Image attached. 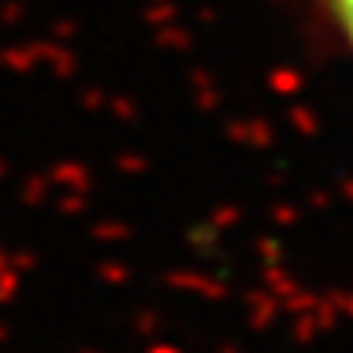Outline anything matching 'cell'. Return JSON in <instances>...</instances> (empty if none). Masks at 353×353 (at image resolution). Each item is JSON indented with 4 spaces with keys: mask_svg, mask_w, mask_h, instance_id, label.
Segmentation results:
<instances>
[{
    "mask_svg": "<svg viewBox=\"0 0 353 353\" xmlns=\"http://www.w3.org/2000/svg\"><path fill=\"white\" fill-rule=\"evenodd\" d=\"M330 3L336 10V21H340L343 34L350 38V45H353V0H330Z\"/></svg>",
    "mask_w": 353,
    "mask_h": 353,
    "instance_id": "cell-1",
    "label": "cell"
}]
</instances>
